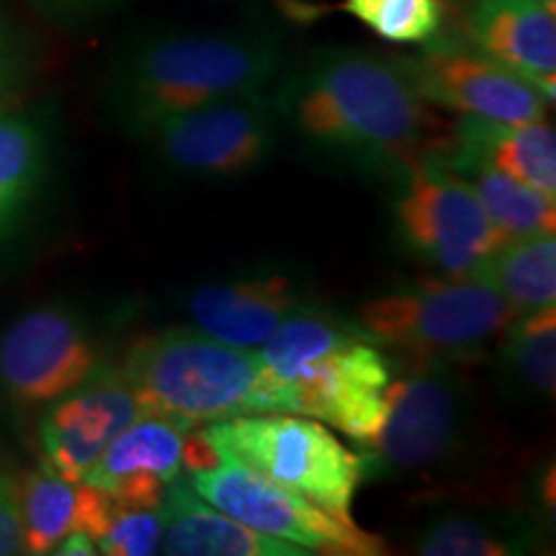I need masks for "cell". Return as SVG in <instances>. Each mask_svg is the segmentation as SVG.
<instances>
[{"mask_svg":"<svg viewBox=\"0 0 556 556\" xmlns=\"http://www.w3.org/2000/svg\"><path fill=\"white\" fill-rule=\"evenodd\" d=\"M278 122L323 155L402 180L443 157L451 135L397 62L353 47H323L276 90Z\"/></svg>","mask_w":556,"mask_h":556,"instance_id":"obj_1","label":"cell"},{"mask_svg":"<svg viewBox=\"0 0 556 556\" xmlns=\"http://www.w3.org/2000/svg\"><path fill=\"white\" fill-rule=\"evenodd\" d=\"M281 67V41L263 29L148 31L111 62L103 101L124 135L144 139L186 111L263 90Z\"/></svg>","mask_w":556,"mask_h":556,"instance_id":"obj_2","label":"cell"},{"mask_svg":"<svg viewBox=\"0 0 556 556\" xmlns=\"http://www.w3.org/2000/svg\"><path fill=\"white\" fill-rule=\"evenodd\" d=\"M119 371L139 413L160 417L184 433L258 413V351L222 343L197 325L137 338Z\"/></svg>","mask_w":556,"mask_h":556,"instance_id":"obj_3","label":"cell"},{"mask_svg":"<svg viewBox=\"0 0 556 556\" xmlns=\"http://www.w3.org/2000/svg\"><path fill=\"white\" fill-rule=\"evenodd\" d=\"M516 317L510 302L482 276H448L366 299L353 323L374 345L448 364L482 353Z\"/></svg>","mask_w":556,"mask_h":556,"instance_id":"obj_4","label":"cell"},{"mask_svg":"<svg viewBox=\"0 0 556 556\" xmlns=\"http://www.w3.org/2000/svg\"><path fill=\"white\" fill-rule=\"evenodd\" d=\"M199 435L222 462L245 464L338 516H351L366 479V456L312 417L248 413L199 428Z\"/></svg>","mask_w":556,"mask_h":556,"instance_id":"obj_5","label":"cell"},{"mask_svg":"<svg viewBox=\"0 0 556 556\" xmlns=\"http://www.w3.org/2000/svg\"><path fill=\"white\" fill-rule=\"evenodd\" d=\"M471 426L467 381L441 361L392 379L387 415L366 454V477H405L443 469L464 451Z\"/></svg>","mask_w":556,"mask_h":556,"instance_id":"obj_6","label":"cell"},{"mask_svg":"<svg viewBox=\"0 0 556 556\" xmlns=\"http://www.w3.org/2000/svg\"><path fill=\"white\" fill-rule=\"evenodd\" d=\"M278 124L274 99L253 90L165 119L144 139L173 176L219 184L245 178L274 157Z\"/></svg>","mask_w":556,"mask_h":556,"instance_id":"obj_7","label":"cell"},{"mask_svg":"<svg viewBox=\"0 0 556 556\" xmlns=\"http://www.w3.org/2000/svg\"><path fill=\"white\" fill-rule=\"evenodd\" d=\"M392 214L402 248L446 276H475L507 242L469 180L443 157L417 165L400 180Z\"/></svg>","mask_w":556,"mask_h":556,"instance_id":"obj_8","label":"cell"},{"mask_svg":"<svg viewBox=\"0 0 556 556\" xmlns=\"http://www.w3.org/2000/svg\"><path fill=\"white\" fill-rule=\"evenodd\" d=\"M186 477L217 510L255 531L307 548L309 554H387L384 541L356 526L351 516L325 510L245 464L214 458L212 464L189 469Z\"/></svg>","mask_w":556,"mask_h":556,"instance_id":"obj_9","label":"cell"},{"mask_svg":"<svg viewBox=\"0 0 556 556\" xmlns=\"http://www.w3.org/2000/svg\"><path fill=\"white\" fill-rule=\"evenodd\" d=\"M101 364L88 319L67 304H41L0 332V389L18 407H47Z\"/></svg>","mask_w":556,"mask_h":556,"instance_id":"obj_10","label":"cell"},{"mask_svg":"<svg viewBox=\"0 0 556 556\" xmlns=\"http://www.w3.org/2000/svg\"><path fill=\"white\" fill-rule=\"evenodd\" d=\"M394 364L371 340H353L289 379L276 392L274 413L328 422L368 448L387 415Z\"/></svg>","mask_w":556,"mask_h":556,"instance_id":"obj_11","label":"cell"},{"mask_svg":"<svg viewBox=\"0 0 556 556\" xmlns=\"http://www.w3.org/2000/svg\"><path fill=\"white\" fill-rule=\"evenodd\" d=\"M397 65L430 106L507 124L541 122L546 116L544 96L477 47L438 41Z\"/></svg>","mask_w":556,"mask_h":556,"instance_id":"obj_12","label":"cell"},{"mask_svg":"<svg viewBox=\"0 0 556 556\" xmlns=\"http://www.w3.org/2000/svg\"><path fill=\"white\" fill-rule=\"evenodd\" d=\"M139 415L119 366L103 361L83 384L45 407L39 422L45 464L70 482H83L109 443Z\"/></svg>","mask_w":556,"mask_h":556,"instance_id":"obj_13","label":"cell"},{"mask_svg":"<svg viewBox=\"0 0 556 556\" xmlns=\"http://www.w3.org/2000/svg\"><path fill=\"white\" fill-rule=\"evenodd\" d=\"M315 304L304 278L283 268H255L199 283L186 296L191 323L238 348L266 343L283 319Z\"/></svg>","mask_w":556,"mask_h":556,"instance_id":"obj_14","label":"cell"},{"mask_svg":"<svg viewBox=\"0 0 556 556\" xmlns=\"http://www.w3.org/2000/svg\"><path fill=\"white\" fill-rule=\"evenodd\" d=\"M186 435L160 417L139 415L109 443L83 482L122 505L160 507L168 484L184 471Z\"/></svg>","mask_w":556,"mask_h":556,"instance_id":"obj_15","label":"cell"},{"mask_svg":"<svg viewBox=\"0 0 556 556\" xmlns=\"http://www.w3.org/2000/svg\"><path fill=\"white\" fill-rule=\"evenodd\" d=\"M469 34L479 52L556 99V21L544 0H477Z\"/></svg>","mask_w":556,"mask_h":556,"instance_id":"obj_16","label":"cell"},{"mask_svg":"<svg viewBox=\"0 0 556 556\" xmlns=\"http://www.w3.org/2000/svg\"><path fill=\"white\" fill-rule=\"evenodd\" d=\"M163 544L168 556H307V548L255 531L208 505L193 490L189 477L178 475L165 490Z\"/></svg>","mask_w":556,"mask_h":556,"instance_id":"obj_17","label":"cell"},{"mask_svg":"<svg viewBox=\"0 0 556 556\" xmlns=\"http://www.w3.org/2000/svg\"><path fill=\"white\" fill-rule=\"evenodd\" d=\"M443 163L448 168L486 165L533 189L556 193V135L552 124H507L464 116L451 131Z\"/></svg>","mask_w":556,"mask_h":556,"instance_id":"obj_18","label":"cell"},{"mask_svg":"<svg viewBox=\"0 0 556 556\" xmlns=\"http://www.w3.org/2000/svg\"><path fill=\"white\" fill-rule=\"evenodd\" d=\"M47 111L0 106V245L24 227L50 170Z\"/></svg>","mask_w":556,"mask_h":556,"instance_id":"obj_19","label":"cell"},{"mask_svg":"<svg viewBox=\"0 0 556 556\" xmlns=\"http://www.w3.org/2000/svg\"><path fill=\"white\" fill-rule=\"evenodd\" d=\"M539 544V531L523 513H441L422 526L415 552L422 556H520Z\"/></svg>","mask_w":556,"mask_h":556,"instance_id":"obj_20","label":"cell"},{"mask_svg":"<svg viewBox=\"0 0 556 556\" xmlns=\"http://www.w3.org/2000/svg\"><path fill=\"white\" fill-rule=\"evenodd\" d=\"M475 276L490 281L516 315L556 304V240L554 235L507 240Z\"/></svg>","mask_w":556,"mask_h":556,"instance_id":"obj_21","label":"cell"},{"mask_svg":"<svg viewBox=\"0 0 556 556\" xmlns=\"http://www.w3.org/2000/svg\"><path fill=\"white\" fill-rule=\"evenodd\" d=\"M467 178L482 201L486 217L492 219L507 240L533 238V235H554L556 229V197L533 186L497 173L486 165L454 168Z\"/></svg>","mask_w":556,"mask_h":556,"instance_id":"obj_22","label":"cell"},{"mask_svg":"<svg viewBox=\"0 0 556 556\" xmlns=\"http://www.w3.org/2000/svg\"><path fill=\"white\" fill-rule=\"evenodd\" d=\"M78 484L41 464L18 479V516L24 554H52L54 546L75 531Z\"/></svg>","mask_w":556,"mask_h":556,"instance_id":"obj_23","label":"cell"},{"mask_svg":"<svg viewBox=\"0 0 556 556\" xmlns=\"http://www.w3.org/2000/svg\"><path fill=\"white\" fill-rule=\"evenodd\" d=\"M503 364L516 387L533 397L556 389V304L520 315L503 332Z\"/></svg>","mask_w":556,"mask_h":556,"instance_id":"obj_24","label":"cell"},{"mask_svg":"<svg viewBox=\"0 0 556 556\" xmlns=\"http://www.w3.org/2000/svg\"><path fill=\"white\" fill-rule=\"evenodd\" d=\"M343 11L392 45H428L443 26V0H343Z\"/></svg>","mask_w":556,"mask_h":556,"instance_id":"obj_25","label":"cell"},{"mask_svg":"<svg viewBox=\"0 0 556 556\" xmlns=\"http://www.w3.org/2000/svg\"><path fill=\"white\" fill-rule=\"evenodd\" d=\"M163 531L160 507H131L114 500V510L96 546L99 554L109 556H152L160 554Z\"/></svg>","mask_w":556,"mask_h":556,"instance_id":"obj_26","label":"cell"},{"mask_svg":"<svg viewBox=\"0 0 556 556\" xmlns=\"http://www.w3.org/2000/svg\"><path fill=\"white\" fill-rule=\"evenodd\" d=\"M24 554L18 516V479L0 464V556Z\"/></svg>","mask_w":556,"mask_h":556,"instance_id":"obj_27","label":"cell"},{"mask_svg":"<svg viewBox=\"0 0 556 556\" xmlns=\"http://www.w3.org/2000/svg\"><path fill=\"white\" fill-rule=\"evenodd\" d=\"M21 75H24V47L9 21L0 16V106L9 103Z\"/></svg>","mask_w":556,"mask_h":556,"instance_id":"obj_28","label":"cell"},{"mask_svg":"<svg viewBox=\"0 0 556 556\" xmlns=\"http://www.w3.org/2000/svg\"><path fill=\"white\" fill-rule=\"evenodd\" d=\"M47 18L62 21V24H75V21H88L101 16L124 0H31Z\"/></svg>","mask_w":556,"mask_h":556,"instance_id":"obj_29","label":"cell"},{"mask_svg":"<svg viewBox=\"0 0 556 556\" xmlns=\"http://www.w3.org/2000/svg\"><path fill=\"white\" fill-rule=\"evenodd\" d=\"M52 554H60V556H93V554H99V546H96V541L90 539L86 531H70L67 536L62 539L58 546H54Z\"/></svg>","mask_w":556,"mask_h":556,"instance_id":"obj_30","label":"cell"},{"mask_svg":"<svg viewBox=\"0 0 556 556\" xmlns=\"http://www.w3.org/2000/svg\"><path fill=\"white\" fill-rule=\"evenodd\" d=\"M544 3L548 5V9H556V0H544Z\"/></svg>","mask_w":556,"mask_h":556,"instance_id":"obj_31","label":"cell"}]
</instances>
